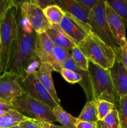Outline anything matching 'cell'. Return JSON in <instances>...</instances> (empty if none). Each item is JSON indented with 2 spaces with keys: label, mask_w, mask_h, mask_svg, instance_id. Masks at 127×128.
I'll return each mask as SVG.
<instances>
[{
  "label": "cell",
  "mask_w": 127,
  "mask_h": 128,
  "mask_svg": "<svg viewBox=\"0 0 127 128\" xmlns=\"http://www.w3.org/2000/svg\"><path fill=\"white\" fill-rule=\"evenodd\" d=\"M97 107V118L98 121H102L115 108H117L114 104L103 100H98L95 101Z\"/></svg>",
  "instance_id": "cell-23"
},
{
  "label": "cell",
  "mask_w": 127,
  "mask_h": 128,
  "mask_svg": "<svg viewBox=\"0 0 127 128\" xmlns=\"http://www.w3.org/2000/svg\"><path fill=\"white\" fill-rule=\"evenodd\" d=\"M54 2L61 7L64 12L75 18L91 31L90 27L88 23L90 12L76 3L74 0H54Z\"/></svg>",
  "instance_id": "cell-14"
},
{
  "label": "cell",
  "mask_w": 127,
  "mask_h": 128,
  "mask_svg": "<svg viewBox=\"0 0 127 128\" xmlns=\"http://www.w3.org/2000/svg\"><path fill=\"white\" fill-rule=\"evenodd\" d=\"M21 128H43L32 120H27L19 125Z\"/></svg>",
  "instance_id": "cell-34"
},
{
  "label": "cell",
  "mask_w": 127,
  "mask_h": 128,
  "mask_svg": "<svg viewBox=\"0 0 127 128\" xmlns=\"http://www.w3.org/2000/svg\"><path fill=\"white\" fill-rule=\"evenodd\" d=\"M110 7L127 24V0L107 1Z\"/></svg>",
  "instance_id": "cell-24"
},
{
  "label": "cell",
  "mask_w": 127,
  "mask_h": 128,
  "mask_svg": "<svg viewBox=\"0 0 127 128\" xmlns=\"http://www.w3.org/2000/svg\"><path fill=\"white\" fill-rule=\"evenodd\" d=\"M12 106L10 104H8L4 103V102L0 101V111L7 112V111H9V110H12Z\"/></svg>",
  "instance_id": "cell-36"
},
{
  "label": "cell",
  "mask_w": 127,
  "mask_h": 128,
  "mask_svg": "<svg viewBox=\"0 0 127 128\" xmlns=\"http://www.w3.org/2000/svg\"><path fill=\"white\" fill-rule=\"evenodd\" d=\"M55 45L45 32L37 34L36 55L41 63H50Z\"/></svg>",
  "instance_id": "cell-15"
},
{
  "label": "cell",
  "mask_w": 127,
  "mask_h": 128,
  "mask_svg": "<svg viewBox=\"0 0 127 128\" xmlns=\"http://www.w3.org/2000/svg\"><path fill=\"white\" fill-rule=\"evenodd\" d=\"M20 128L19 126H16V127H14V128Z\"/></svg>",
  "instance_id": "cell-38"
},
{
  "label": "cell",
  "mask_w": 127,
  "mask_h": 128,
  "mask_svg": "<svg viewBox=\"0 0 127 128\" xmlns=\"http://www.w3.org/2000/svg\"><path fill=\"white\" fill-rule=\"evenodd\" d=\"M54 115L57 119V122H59L64 128H76L77 118L73 117L70 114L66 112L61 106H58L52 109Z\"/></svg>",
  "instance_id": "cell-20"
},
{
  "label": "cell",
  "mask_w": 127,
  "mask_h": 128,
  "mask_svg": "<svg viewBox=\"0 0 127 128\" xmlns=\"http://www.w3.org/2000/svg\"><path fill=\"white\" fill-rule=\"evenodd\" d=\"M0 45H1V35H0Z\"/></svg>",
  "instance_id": "cell-39"
},
{
  "label": "cell",
  "mask_w": 127,
  "mask_h": 128,
  "mask_svg": "<svg viewBox=\"0 0 127 128\" xmlns=\"http://www.w3.org/2000/svg\"><path fill=\"white\" fill-rule=\"evenodd\" d=\"M12 109L32 121L57 122L52 109L43 102L32 98L26 93L15 98L11 102Z\"/></svg>",
  "instance_id": "cell-5"
},
{
  "label": "cell",
  "mask_w": 127,
  "mask_h": 128,
  "mask_svg": "<svg viewBox=\"0 0 127 128\" xmlns=\"http://www.w3.org/2000/svg\"><path fill=\"white\" fill-rule=\"evenodd\" d=\"M56 46L71 51L77 45L60 30L59 25H52L46 32Z\"/></svg>",
  "instance_id": "cell-16"
},
{
  "label": "cell",
  "mask_w": 127,
  "mask_h": 128,
  "mask_svg": "<svg viewBox=\"0 0 127 128\" xmlns=\"http://www.w3.org/2000/svg\"><path fill=\"white\" fill-rule=\"evenodd\" d=\"M77 120L78 121L98 122L95 101H87Z\"/></svg>",
  "instance_id": "cell-22"
},
{
  "label": "cell",
  "mask_w": 127,
  "mask_h": 128,
  "mask_svg": "<svg viewBox=\"0 0 127 128\" xmlns=\"http://www.w3.org/2000/svg\"><path fill=\"white\" fill-rule=\"evenodd\" d=\"M71 56L73 62L79 68L88 71V60L78 46H76L71 51Z\"/></svg>",
  "instance_id": "cell-25"
},
{
  "label": "cell",
  "mask_w": 127,
  "mask_h": 128,
  "mask_svg": "<svg viewBox=\"0 0 127 128\" xmlns=\"http://www.w3.org/2000/svg\"><path fill=\"white\" fill-rule=\"evenodd\" d=\"M102 121L110 128H120V121L117 109L115 108L112 110Z\"/></svg>",
  "instance_id": "cell-28"
},
{
  "label": "cell",
  "mask_w": 127,
  "mask_h": 128,
  "mask_svg": "<svg viewBox=\"0 0 127 128\" xmlns=\"http://www.w3.org/2000/svg\"><path fill=\"white\" fill-rule=\"evenodd\" d=\"M60 73L67 82L70 84L79 83L82 80V76L79 73L72 70L62 68Z\"/></svg>",
  "instance_id": "cell-27"
},
{
  "label": "cell",
  "mask_w": 127,
  "mask_h": 128,
  "mask_svg": "<svg viewBox=\"0 0 127 128\" xmlns=\"http://www.w3.org/2000/svg\"><path fill=\"white\" fill-rule=\"evenodd\" d=\"M76 3L88 12H90L96 6L99 0H74Z\"/></svg>",
  "instance_id": "cell-30"
},
{
  "label": "cell",
  "mask_w": 127,
  "mask_h": 128,
  "mask_svg": "<svg viewBox=\"0 0 127 128\" xmlns=\"http://www.w3.org/2000/svg\"><path fill=\"white\" fill-rule=\"evenodd\" d=\"M17 4L12 1L0 24V75L7 71L11 49L16 37Z\"/></svg>",
  "instance_id": "cell-3"
},
{
  "label": "cell",
  "mask_w": 127,
  "mask_h": 128,
  "mask_svg": "<svg viewBox=\"0 0 127 128\" xmlns=\"http://www.w3.org/2000/svg\"><path fill=\"white\" fill-rule=\"evenodd\" d=\"M43 12L51 25H59L65 15L64 11L56 3L49 6Z\"/></svg>",
  "instance_id": "cell-21"
},
{
  "label": "cell",
  "mask_w": 127,
  "mask_h": 128,
  "mask_svg": "<svg viewBox=\"0 0 127 128\" xmlns=\"http://www.w3.org/2000/svg\"><path fill=\"white\" fill-rule=\"evenodd\" d=\"M89 61L105 70H110L116 60L114 50L91 32L78 45Z\"/></svg>",
  "instance_id": "cell-4"
},
{
  "label": "cell",
  "mask_w": 127,
  "mask_h": 128,
  "mask_svg": "<svg viewBox=\"0 0 127 128\" xmlns=\"http://www.w3.org/2000/svg\"><path fill=\"white\" fill-rule=\"evenodd\" d=\"M97 128H110L105 124L103 121H98L97 122Z\"/></svg>",
  "instance_id": "cell-37"
},
{
  "label": "cell",
  "mask_w": 127,
  "mask_h": 128,
  "mask_svg": "<svg viewBox=\"0 0 127 128\" xmlns=\"http://www.w3.org/2000/svg\"><path fill=\"white\" fill-rule=\"evenodd\" d=\"M62 68L67 69V70H72L79 73L82 76V80L79 82V84L82 86V89L85 93L87 97V101H93V94H92V90L91 88L90 81L89 75L88 71H84L82 69L79 68L73 62L72 58L68 59L62 65Z\"/></svg>",
  "instance_id": "cell-17"
},
{
  "label": "cell",
  "mask_w": 127,
  "mask_h": 128,
  "mask_svg": "<svg viewBox=\"0 0 127 128\" xmlns=\"http://www.w3.org/2000/svg\"><path fill=\"white\" fill-rule=\"evenodd\" d=\"M114 51L116 55L115 60L120 62L127 71V44L123 46L117 47Z\"/></svg>",
  "instance_id": "cell-29"
},
{
  "label": "cell",
  "mask_w": 127,
  "mask_h": 128,
  "mask_svg": "<svg viewBox=\"0 0 127 128\" xmlns=\"http://www.w3.org/2000/svg\"><path fill=\"white\" fill-rule=\"evenodd\" d=\"M27 120H29L12 109L0 116V128L16 127Z\"/></svg>",
  "instance_id": "cell-18"
},
{
  "label": "cell",
  "mask_w": 127,
  "mask_h": 128,
  "mask_svg": "<svg viewBox=\"0 0 127 128\" xmlns=\"http://www.w3.org/2000/svg\"><path fill=\"white\" fill-rule=\"evenodd\" d=\"M59 27L61 31L77 46H78L92 32L80 21L65 12Z\"/></svg>",
  "instance_id": "cell-10"
},
{
  "label": "cell",
  "mask_w": 127,
  "mask_h": 128,
  "mask_svg": "<svg viewBox=\"0 0 127 128\" xmlns=\"http://www.w3.org/2000/svg\"><path fill=\"white\" fill-rule=\"evenodd\" d=\"M16 15V37L11 49L7 71L17 73L22 78L31 72V65L38 60L36 55L37 32L21 14V8L17 1Z\"/></svg>",
  "instance_id": "cell-1"
},
{
  "label": "cell",
  "mask_w": 127,
  "mask_h": 128,
  "mask_svg": "<svg viewBox=\"0 0 127 128\" xmlns=\"http://www.w3.org/2000/svg\"><path fill=\"white\" fill-rule=\"evenodd\" d=\"M88 72L93 94V101L103 100L115 105L117 108L120 98L112 83L109 70H105L88 60Z\"/></svg>",
  "instance_id": "cell-2"
},
{
  "label": "cell",
  "mask_w": 127,
  "mask_h": 128,
  "mask_svg": "<svg viewBox=\"0 0 127 128\" xmlns=\"http://www.w3.org/2000/svg\"><path fill=\"white\" fill-rule=\"evenodd\" d=\"M36 123L41 126L43 128H64L62 126H58V125L54 124L53 122H43V121H34Z\"/></svg>",
  "instance_id": "cell-35"
},
{
  "label": "cell",
  "mask_w": 127,
  "mask_h": 128,
  "mask_svg": "<svg viewBox=\"0 0 127 128\" xmlns=\"http://www.w3.org/2000/svg\"><path fill=\"white\" fill-rule=\"evenodd\" d=\"M117 110L120 121V128H127V94L120 98Z\"/></svg>",
  "instance_id": "cell-26"
},
{
  "label": "cell",
  "mask_w": 127,
  "mask_h": 128,
  "mask_svg": "<svg viewBox=\"0 0 127 128\" xmlns=\"http://www.w3.org/2000/svg\"><path fill=\"white\" fill-rule=\"evenodd\" d=\"M114 88L119 98L127 94V71L123 65L115 60L109 70Z\"/></svg>",
  "instance_id": "cell-13"
},
{
  "label": "cell",
  "mask_w": 127,
  "mask_h": 128,
  "mask_svg": "<svg viewBox=\"0 0 127 128\" xmlns=\"http://www.w3.org/2000/svg\"><path fill=\"white\" fill-rule=\"evenodd\" d=\"M105 2L106 16L110 31L115 40L118 46H123L127 44L126 37L125 24L124 21Z\"/></svg>",
  "instance_id": "cell-11"
},
{
  "label": "cell",
  "mask_w": 127,
  "mask_h": 128,
  "mask_svg": "<svg viewBox=\"0 0 127 128\" xmlns=\"http://www.w3.org/2000/svg\"><path fill=\"white\" fill-rule=\"evenodd\" d=\"M70 58H72V56L70 51L55 46L49 64L53 68L54 71L60 73L62 69L63 64Z\"/></svg>",
  "instance_id": "cell-19"
},
{
  "label": "cell",
  "mask_w": 127,
  "mask_h": 128,
  "mask_svg": "<svg viewBox=\"0 0 127 128\" xmlns=\"http://www.w3.org/2000/svg\"><path fill=\"white\" fill-rule=\"evenodd\" d=\"M19 78L17 73L9 71L0 75V101L11 105L15 98L24 94Z\"/></svg>",
  "instance_id": "cell-9"
},
{
  "label": "cell",
  "mask_w": 127,
  "mask_h": 128,
  "mask_svg": "<svg viewBox=\"0 0 127 128\" xmlns=\"http://www.w3.org/2000/svg\"><path fill=\"white\" fill-rule=\"evenodd\" d=\"M88 23L90 27L91 31L107 45L112 47L113 50L119 47L108 27L105 1L99 0L95 7L90 12Z\"/></svg>",
  "instance_id": "cell-6"
},
{
  "label": "cell",
  "mask_w": 127,
  "mask_h": 128,
  "mask_svg": "<svg viewBox=\"0 0 127 128\" xmlns=\"http://www.w3.org/2000/svg\"><path fill=\"white\" fill-rule=\"evenodd\" d=\"M12 2V0H0V24L6 11Z\"/></svg>",
  "instance_id": "cell-31"
},
{
  "label": "cell",
  "mask_w": 127,
  "mask_h": 128,
  "mask_svg": "<svg viewBox=\"0 0 127 128\" xmlns=\"http://www.w3.org/2000/svg\"><path fill=\"white\" fill-rule=\"evenodd\" d=\"M17 2L20 5L22 16L37 34L45 32L51 28L52 25L45 16L43 10L34 3L32 0Z\"/></svg>",
  "instance_id": "cell-8"
},
{
  "label": "cell",
  "mask_w": 127,
  "mask_h": 128,
  "mask_svg": "<svg viewBox=\"0 0 127 128\" xmlns=\"http://www.w3.org/2000/svg\"><path fill=\"white\" fill-rule=\"evenodd\" d=\"M76 128H97V122L78 121L77 120Z\"/></svg>",
  "instance_id": "cell-32"
},
{
  "label": "cell",
  "mask_w": 127,
  "mask_h": 128,
  "mask_svg": "<svg viewBox=\"0 0 127 128\" xmlns=\"http://www.w3.org/2000/svg\"><path fill=\"white\" fill-rule=\"evenodd\" d=\"M52 71H54V69L52 66L49 63L44 62L40 64L38 69L33 71V73L36 78L48 91L58 106H61V100L57 96L52 80Z\"/></svg>",
  "instance_id": "cell-12"
},
{
  "label": "cell",
  "mask_w": 127,
  "mask_h": 128,
  "mask_svg": "<svg viewBox=\"0 0 127 128\" xmlns=\"http://www.w3.org/2000/svg\"><path fill=\"white\" fill-rule=\"evenodd\" d=\"M19 82L24 93L32 98L43 102L51 109L57 106L48 91L36 78L33 72H29L24 77L19 78Z\"/></svg>",
  "instance_id": "cell-7"
},
{
  "label": "cell",
  "mask_w": 127,
  "mask_h": 128,
  "mask_svg": "<svg viewBox=\"0 0 127 128\" xmlns=\"http://www.w3.org/2000/svg\"><path fill=\"white\" fill-rule=\"evenodd\" d=\"M32 1L42 10L46 9L50 5L55 4L54 1H51V0L49 1V0H32Z\"/></svg>",
  "instance_id": "cell-33"
}]
</instances>
